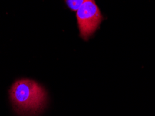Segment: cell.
I'll return each mask as SVG.
<instances>
[{
    "label": "cell",
    "instance_id": "cell-3",
    "mask_svg": "<svg viewBox=\"0 0 155 116\" xmlns=\"http://www.w3.org/2000/svg\"><path fill=\"white\" fill-rule=\"evenodd\" d=\"M66 3H67L68 7L71 10L76 11L79 8L85 0H65Z\"/></svg>",
    "mask_w": 155,
    "mask_h": 116
},
{
    "label": "cell",
    "instance_id": "cell-2",
    "mask_svg": "<svg viewBox=\"0 0 155 116\" xmlns=\"http://www.w3.org/2000/svg\"><path fill=\"white\" fill-rule=\"evenodd\" d=\"M76 17L80 36L85 40L94 34L103 20L101 11L94 0H85L77 10Z\"/></svg>",
    "mask_w": 155,
    "mask_h": 116
},
{
    "label": "cell",
    "instance_id": "cell-1",
    "mask_svg": "<svg viewBox=\"0 0 155 116\" xmlns=\"http://www.w3.org/2000/svg\"><path fill=\"white\" fill-rule=\"evenodd\" d=\"M10 97L18 113L26 116L37 115L46 104L45 90L30 79H20L13 83Z\"/></svg>",
    "mask_w": 155,
    "mask_h": 116
}]
</instances>
